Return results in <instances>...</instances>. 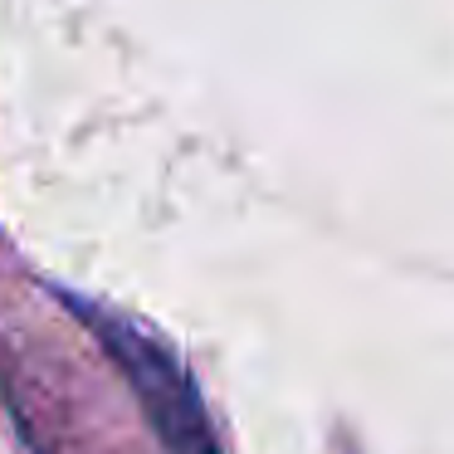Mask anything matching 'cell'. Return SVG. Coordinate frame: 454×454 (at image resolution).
Listing matches in <instances>:
<instances>
[{
	"mask_svg": "<svg viewBox=\"0 0 454 454\" xmlns=\"http://www.w3.org/2000/svg\"><path fill=\"white\" fill-rule=\"evenodd\" d=\"M64 303H69L74 313L89 323V333L108 347L118 372L128 376V386L137 391L142 415L152 420V430L161 434V444H167L171 454H220L196 381H191V372L176 362V352H171L167 342H157L142 323L108 313V308L89 303V298H64Z\"/></svg>",
	"mask_w": 454,
	"mask_h": 454,
	"instance_id": "obj_1",
	"label": "cell"
}]
</instances>
